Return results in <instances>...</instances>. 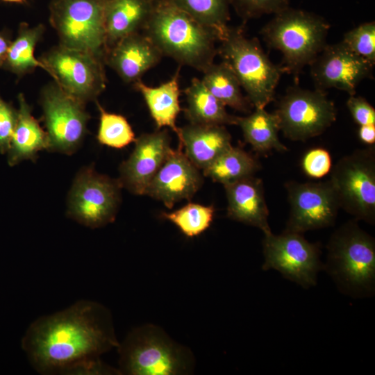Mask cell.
Instances as JSON below:
<instances>
[{
	"label": "cell",
	"instance_id": "1",
	"mask_svg": "<svg viewBox=\"0 0 375 375\" xmlns=\"http://www.w3.org/2000/svg\"><path fill=\"white\" fill-rule=\"evenodd\" d=\"M119 344L109 310L88 300L38 318L22 340L31 365L45 375L120 374L100 358Z\"/></svg>",
	"mask_w": 375,
	"mask_h": 375
},
{
	"label": "cell",
	"instance_id": "2",
	"mask_svg": "<svg viewBox=\"0 0 375 375\" xmlns=\"http://www.w3.org/2000/svg\"><path fill=\"white\" fill-rule=\"evenodd\" d=\"M163 56L204 72L217 54L219 35L202 25L171 0H153L144 28Z\"/></svg>",
	"mask_w": 375,
	"mask_h": 375
},
{
	"label": "cell",
	"instance_id": "3",
	"mask_svg": "<svg viewBox=\"0 0 375 375\" xmlns=\"http://www.w3.org/2000/svg\"><path fill=\"white\" fill-rule=\"evenodd\" d=\"M324 269L339 290L354 297L375 290V240L353 219L334 231L326 246Z\"/></svg>",
	"mask_w": 375,
	"mask_h": 375
},
{
	"label": "cell",
	"instance_id": "4",
	"mask_svg": "<svg viewBox=\"0 0 375 375\" xmlns=\"http://www.w3.org/2000/svg\"><path fill=\"white\" fill-rule=\"evenodd\" d=\"M329 28L322 17L288 7L274 15L261 34L269 47L281 53L283 71L297 74L327 44Z\"/></svg>",
	"mask_w": 375,
	"mask_h": 375
},
{
	"label": "cell",
	"instance_id": "5",
	"mask_svg": "<svg viewBox=\"0 0 375 375\" xmlns=\"http://www.w3.org/2000/svg\"><path fill=\"white\" fill-rule=\"evenodd\" d=\"M117 349L120 374H187L194 367L191 351L152 324L133 329Z\"/></svg>",
	"mask_w": 375,
	"mask_h": 375
},
{
	"label": "cell",
	"instance_id": "6",
	"mask_svg": "<svg viewBox=\"0 0 375 375\" xmlns=\"http://www.w3.org/2000/svg\"><path fill=\"white\" fill-rule=\"evenodd\" d=\"M217 49L222 61L238 78L255 108H265L274 101L283 69L274 64L256 38L246 37L241 28L228 27Z\"/></svg>",
	"mask_w": 375,
	"mask_h": 375
},
{
	"label": "cell",
	"instance_id": "7",
	"mask_svg": "<svg viewBox=\"0 0 375 375\" xmlns=\"http://www.w3.org/2000/svg\"><path fill=\"white\" fill-rule=\"evenodd\" d=\"M105 0H51L49 20L60 45L92 53L105 62Z\"/></svg>",
	"mask_w": 375,
	"mask_h": 375
},
{
	"label": "cell",
	"instance_id": "8",
	"mask_svg": "<svg viewBox=\"0 0 375 375\" xmlns=\"http://www.w3.org/2000/svg\"><path fill=\"white\" fill-rule=\"evenodd\" d=\"M328 179L340 208L370 224L375 222V147L355 150L332 166Z\"/></svg>",
	"mask_w": 375,
	"mask_h": 375
},
{
	"label": "cell",
	"instance_id": "9",
	"mask_svg": "<svg viewBox=\"0 0 375 375\" xmlns=\"http://www.w3.org/2000/svg\"><path fill=\"white\" fill-rule=\"evenodd\" d=\"M122 188L118 180L99 174L91 166L82 168L69 192L68 217L91 228L112 222L120 203Z\"/></svg>",
	"mask_w": 375,
	"mask_h": 375
},
{
	"label": "cell",
	"instance_id": "10",
	"mask_svg": "<svg viewBox=\"0 0 375 375\" xmlns=\"http://www.w3.org/2000/svg\"><path fill=\"white\" fill-rule=\"evenodd\" d=\"M280 131L293 141H306L323 133L336 120L334 103L324 91L288 89L274 112Z\"/></svg>",
	"mask_w": 375,
	"mask_h": 375
},
{
	"label": "cell",
	"instance_id": "11",
	"mask_svg": "<svg viewBox=\"0 0 375 375\" xmlns=\"http://www.w3.org/2000/svg\"><path fill=\"white\" fill-rule=\"evenodd\" d=\"M262 249L263 270H277L306 289L316 285L319 272L324 269L320 244L310 242L303 233L284 230L279 235L265 234Z\"/></svg>",
	"mask_w": 375,
	"mask_h": 375
},
{
	"label": "cell",
	"instance_id": "12",
	"mask_svg": "<svg viewBox=\"0 0 375 375\" xmlns=\"http://www.w3.org/2000/svg\"><path fill=\"white\" fill-rule=\"evenodd\" d=\"M39 60L65 92L84 103L95 100L106 88L105 62L92 53L59 44Z\"/></svg>",
	"mask_w": 375,
	"mask_h": 375
},
{
	"label": "cell",
	"instance_id": "13",
	"mask_svg": "<svg viewBox=\"0 0 375 375\" xmlns=\"http://www.w3.org/2000/svg\"><path fill=\"white\" fill-rule=\"evenodd\" d=\"M41 105L49 151L67 155L76 152L83 141L90 119L85 103L67 94L55 83L43 89Z\"/></svg>",
	"mask_w": 375,
	"mask_h": 375
},
{
	"label": "cell",
	"instance_id": "14",
	"mask_svg": "<svg viewBox=\"0 0 375 375\" xmlns=\"http://www.w3.org/2000/svg\"><path fill=\"white\" fill-rule=\"evenodd\" d=\"M290 213L285 231L303 233L333 226L340 208L329 180L288 181L285 185Z\"/></svg>",
	"mask_w": 375,
	"mask_h": 375
},
{
	"label": "cell",
	"instance_id": "15",
	"mask_svg": "<svg viewBox=\"0 0 375 375\" xmlns=\"http://www.w3.org/2000/svg\"><path fill=\"white\" fill-rule=\"evenodd\" d=\"M309 66L315 89L335 88L353 95L361 81L372 78L374 65L341 41L326 44Z\"/></svg>",
	"mask_w": 375,
	"mask_h": 375
},
{
	"label": "cell",
	"instance_id": "16",
	"mask_svg": "<svg viewBox=\"0 0 375 375\" xmlns=\"http://www.w3.org/2000/svg\"><path fill=\"white\" fill-rule=\"evenodd\" d=\"M128 158L119 167L122 187L136 195H145L147 189L172 149L167 129L143 133L135 139Z\"/></svg>",
	"mask_w": 375,
	"mask_h": 375
},
{
	"label": "cell",
	"instance_id": "17",
	"mask_svg": "<svg viewBox=\"0 0 375 375\" xmlns=\"http://www.w3.org/2000/svg\"><path fill=\"white\" fill-rule=\"evenodd\" d=\"M182 149L179 146L169 150L145 194L160 201L169 209L180 201L190 200L203 183L199 169Z\"/></svg>",
	"mask_w": 375,
	"mask_h": 375
},
{
	"label": "cell",
	"instance_id": "18",
	"mask_svg": "<svg viewBox=\"0 0 375 375\" xmlns=\"http://www.w3.org/2000/svg\"><path fill=\"white\" fill-rule=\"evenodd\" d=\"M161 52L143 33L130 35L107 52L105 63L127 83L140 81L143 75L161 60Z\"/></svg>",
	"mask_w": 375,
	"mask_h": 375
},
{
	"label": "cell",
	"instance_id": "19",
	"mask_svg": "<svg viewBox=\"0 0 375 375\" xmlns=\"http://www.w3.org/2000/svg\"><path fill=\"white\" fill-rule=\"evenodd\" d=\"M230 219L260 229L264 235L272 232L269 210L262 181L251 176L224 185Z\"/></svg>",
	"mask_w": 375,
	"mask_h": 375
},
{
	"label": "cell",
	"instance_id": "20",
	"mask_svg": "<svg viewBox=\"0 0 375 375\" xmlns=\"http://www.w3.org/2000/svg\"><path fill=\"white\" fill-rule=\"evenodd\" d=\"M178 138L188 158L202 170L232 146L231 135L223 125L189 123L179 128Z\"/></svg>",
	"mask_w": 375,
	"mask_h": 375
},
{
	"label": "cell",
	"instance_id": "21",
	"mask_svg": "<svg viewBox=\"0 0 375 375\" xmlns=\"http://www.w3.org/2000/svg\"><path fill=\"white\" fill-rule=\"evenodd\" d=\"M153 3V0H105L107 52L123 38L144 29Z\"/></svg>",
	"mask_w": 375,
	"mask_h": 375
},
{
	"label": "cell",
	"instance_id": "22",
	"mask_svg": "<svg viewBox=\"0 0 375 375\" xmlns=\"http://www.w3.org/2000/svg\"><path fill=\"white\" fill-rule=\"evenodd\" d=\"M17 122L7 151L8 163L15 166L23 160H35L38 152L49 150L47 133L33 116L24 96H18Z\"/></svg>",
	"mask_w": 375,
	"mask_h": 375
},
{
	"label": "cell",
	"instance_id": "23",
	"mask_svg": "<svg viewBox=\"0 0 375 375\" xmlns=\"http://www.w3.org/2000/svg\"><path fill=\"white\" fill-rule=\"evenodd\" d=\"M179 65L174 75L157 87H151L141 80L133 83L135 89L142 96L157 128L168 127L178 137L179 128L176 124L181 110L179 102Z\"/></svg>",
	"mask_w": 375,
	"mask_h": 375
},
{
	"label": "cell",
	"instance_id": "24",
	"mask_svg": "<svg viewBox=\"0 0 375 375\" xmlns=\"http://www.w3.org/2000/svg\"><path fill=\"white\" fill-rule=\"evenodd\" d=\"M186 99L185 116L190 124L236 125L237 117L205 86L201 79L194 78L184 90Z\"/></svg>",
	"mask_w": 375,
	"mask_h": 375
},
{
	"label": "cell",
	"instance_id": "25",
	"mask_svg": "<svg viewBox=\"0 0 375 375\" xmlns=\"http://www.w3.org/2000/svg\"><path fill=\"white\" fill-rule=\"evenodd\" d=\"M236 125L240 127L245 142L258 153L288 150L279 140L280 127L276 115L267 112L265 108H255L247 116L238 117Z\"/></svg>",
	"mask_w": 375,
	"mask_h": 375
},
{
	"label": "cell",
	"instance_id": "26",
	"mask_svg": "<svg viewBox=\"0 0 375 375\" xmlns=\"http://www.w3.org/2000/svg\"><path fill=\"white\" fill-rule=\"evenodd\" d=\"M44 31L42 24L30 26L22 23L16 38L10 43L2 67L18 77L33 72L38 67L48 73L46 66L34 56L35 47Z\"/></svg>",
	"mask_w": 375,
	"mask_h": 375
},
{
	"label": "cell",
	"instance_id": "27",
	"mask_svg": "<svg viewBox=\"0 0 375 375\" xmlns=\"http://www.w3.org/2000/svg\"><path fill=\"white\" fill-rule=\"evenodd\" d=\"M203 73L202 82L225 106L242 112L251 110L253 106L243 95L240 83L227 63L213 62Z\"/></svg>",
	"mask_w": 375,
	"mask_h": 375
},
{
	"label": "cell",
	"instance_id": "28",
	"mask_svg": "<svg viewBox=\"0 0 375 375\" xmlns=\"http://www.w3.org/2000/svg\"><path fill=\"white\" fill-rule=\"evenodd\" d=\"M260 167L253 156L241 147L232 145L203 169V174L224 185L255 176Z\"/></svg>",
	"mask_w": 375,
	"mask_h": 375
},
{
	"label": "cell",
	"instance_id": "29",
	"mask_svg": "<svg viewBox=\"0 0 375 375\" xmlns=\"http://www.w3.org/2000/svg\"><path fill=\"white\" fill-rule=\"evenodd\" d=\"M171 1L200 24L215 31L220 40L223 38L229 27L230 0Z\"/></svg>",
	"mask_w": 375,
	"mask_h": 375
},
{
	"label": "cell",
	"instance_id": "30",
	"mask_svg": "<svg viewBox=\"0 0 375 375\" xmlns=\"http://www.w3.org/2000/svg\"><path fill=\"white\" fill-rule=\"evenodd\" d=\"M215 214L213 206L188 203L184 206L161 216L173 223L186 237L201 235L211 225Z\"/></svg>",
	"mask_w": 375,
	"mask_h": 375
},
{
	"label": "cell",
	"instance_id": "31",
	"mask_svg": "<svg viewBox=\"0 0 375 375\" xmlns=\"http://www.w3.org/2000/svg\"><path fill=\"white\" fill-rule=\"evenodd\" d=\"M97 104L100 113L97 138L101 144L122 149L135 141L134 131L123 115L108 112L98 102Z\"/></svg>",
	"mask_w": 375,
	"mask_h": 375
},
{
	"label": "cell",
	"instance_id": "32",
	"mask_svg": "<svg viewBox=\"0 0 375 375\" xmlns=\"http://www.w3.org/2000/svg\"><path fill=\"white\" fill-rule=\"evenodd\" d=\"M342 42L353 53L375 65V23H362L347 32Z\"/></svg>",
	"mask_w": 375,
	"mask_h": 375
},
{
	"label": "cell",
	"instance_id": "33",
	"mask_svg": "<svg viewBox=\"0 0 375 375\" xmlns=\"http://www.w3.org/2000/svg\"><path fill=\"white\" fill-rule=\"evenodd\" d=\"M290 0H230L243 20L276 14L289 7Z\"/></svg>",
	"mask_w": 375,
	"mask_h": 375
},
{
	"label": "cell",
	"instance_id": "34",
	"mask_svg": "<svg viewBox=\"0 0 375 375\" xmlns=\"http://www.w3.org/2000/svg\"><path fill=\"white\" fill-rule=\"evenodd\" d=\"M301 168L305 174L312 178L327 175L332 168V160L328 150L322 147L307 151L301 160Z\"/></svg>",
	"mask_w": 375,
	"mask_h": 375
},
{
	"label": "cell",
	"instance_id": "35",
	"mask_svg": "<svg viewBox=\"0 0 375 375\" xmlns=\"http://www.w3.org/2000/svg\"><path fill=\"white\" fill-rule=\"evenodd\" d=\"M17 122V110L0 97V153H7Z\"/></svg>",
	"mask_w": 375,
	"mask_h": 375
},
{
	"label": "cell",
	"instance_id": "36",
	"mask_svg": "<svg viewBox=\"0 0 375 375\" xmlns=\"http://www.w3.org/2000/svg\"><path fill=\"white\" fill-rule=\"evenodd\" d=\"M347 107L359 126L375 125V109L365 98L349 95Z\"/></svg>",
	"mask_w": 375,
	"mask_h": 375
},
{
	"label": "cell",
	"instance_id": "37",
	"mask_svg": "<svg viewBox=\"0 0 375 375\" xmlns=\"http://www.w3.org/2000/svg\"><path fill=\"white\" fill-rule=\"evenodd\" d=\"M358 132L360 140L369 146L375 143V125L359 126Z\"/></svg>",
	"mask_w": 375,
	"mask_h": 375
},
{
	"label": "cell",
	"instance_id": "38",
	"mask_svg": "<svg viewBox=\"0 0 375 375\" xmlns=\"http://www.w3.org/2000/svg\"><path fill=\"white\" fill-rule=\"evenodd\" d=\"M11 40L8 34L6 32L0 31V67H2Z\"/></svg>",
	"mask_w": 375,
	"mask_h": 375
},
{
	"label": "cell",
	"instance_id": "39",
	"mask_svg": "<svg viewBox=\"0 0 375 375\" xmlns=\"http://www.w3.org/2000/svg\"><path fill=\"white\" fill-rule=\"evenodd\" d=\"M8 3H24L26 0H1Z\"/></svg>",
	"mask_w": 375,
	"mask_h": 375
}]
</instances>
